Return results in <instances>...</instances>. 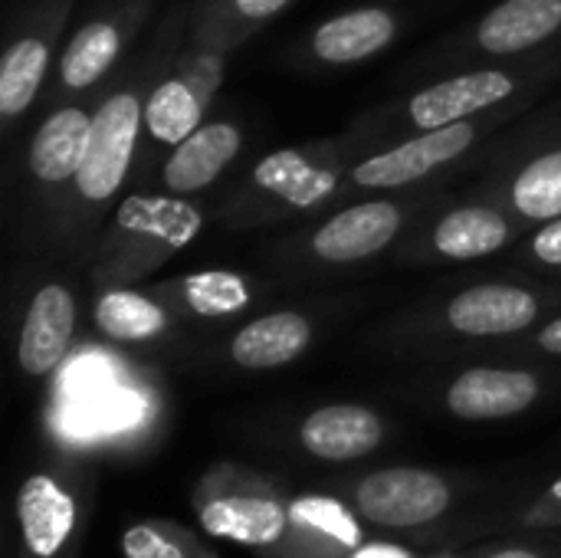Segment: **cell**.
<instances>
[{
	"label": "cell",
	"mask_w": 561,
	"mask_h": 558,
	"mask_svg": "<svg viewBox=\"0 0 561 558\" xmlns=\"http://www.w3.org/2000/svg\"><path fill=\"white\" fill-rule=\"evenodd\" d=\"M533 523H561V477L549 487V497H546V503L536 510Z\"/></svg>",
	"instance_id": "cell-30"
},
{
	"label": "cell",
	"mask_w": 561,
	"mask_h": 558,
	"mask_svg": "<svg viewBox=\"0 0 561 558\" xmlns=\"http://www.w3.org/2000/svg\"><path fill=\"white\" fill-rule=\"evenodd\" d=\"M122 556L125 558H184V553L164 539L154 526H131L122 536Z\"/></svg>",
	"instance_id": "cell-27"
},
{
	"label": "cell",
	"mask_w": 561,
	"mask_h": 558,
	"mask_svg": "<svg viewBox=\"0 0 561 558\" xmlns=\"http://www.w3.org/2000/svg\"><path fill=\"white\" fill-rule=\"evenodd\" d=\"M516 89V82L506 72H493V69H480V72H467L447 82H437L424 92H417L411 99V118L431 132V128H444L454 122H463L473 112H483L503 99H510Z\"/></svg>",
	"instance_id": "cell-7"
},
{
	"label": "cell",
	"mask_w": 561,
	"mask_h": 558,
	"mask_svg": "<svg viewBox=\"0 0 561 558\" xmlns=\"http://www.w3.org/2000/svg\"><path fill=\"white\" fill-rule=\"evenodd\" d=\"M309 339H312L309 319H302L299 312H270L237 332L230 355L240 368L266 372V368H279L299 358Z\"/></svg>",
	"instance_id": "cell-14"
},
{
	"label": "cell",
	"mask_w": 561,
	"mask_h": 558,
	"mask_svg": "<svg viewBox=\"0 0 561 558\" xmlns=\"http://www.w3.org/2000/svg\"><path fill=\"white\" fill-rule=\"evenodd\" d=\"M76 329V303L66 286H43L23 319L16 358L26 375H49L69 352Z\"/></svg>",
	"instance_id": "cell-4"
},
{
	"label": "cell",
	"mask_w": 561,
	"mask_h": 558,
	"mask_svg": "<svg viewBox=\"0 0 561 558\" xmlns=\"http://www.w3.org/2000/svg\"><path fill=\"white\" fill-rule=\"evenodd\" d=\"M233 3H237V10H240L243 16H250V20H263V16L279 13L289 0H233Z\"/></svg>",
	"instance_id": "cell-29"
},
{
	"label": "cell",
	"mask_w": 561,
	"mask_h": 558,
	"mask_svg": "<svg viewBox=\"0 0 561 558\" xmlns=\"http://www.w3.org/2000/svg\"><path fill=\"white\" fill-rule=\"evenodd\" d=\"M536 398L539 382L529 372L470 368L450 385L447 408L463 421H496L526 411Z\"/></svg>",
	"instance_id": "cell-5"
},
{
	"label": "cell",
	"mask_w": 561,
	"mask_h": 558,
	"mask_svg": "<svg viewBox=\"0 0 561 558\" xmlns=\"http://www.w3.org/2000/svg\"><path fill=\"white\" fill-rule=\"evenodd\" d=\"M95 326L115 342H148L164 332L168 316L141 293L112 289L95 303Z\"/></svg>",
	"instance_id": "cell-20"
},
{
	"label": "cell",
	"mask_w": 561,
	"mask_h": 558,
	"mask_svg": "<svg viewBox=\"0 0 561 558\" xmlns=\"http://www.w3.org/2000/svg\"><path fill=\"white\" fill-rule=\"evenodd\" d=\"M394 39V16L381 7L342 13L316 30V56L325 62H358Z\"/></svg>",
	"instance_id": "cell-16"
},
{
	"label": "cell",
	"mask_w": 561,
	"mask_h": 558,
	"mask_svg": "<svg viewBox=\"0 0 561 558\" xmlns=\"http://www.w3.org/2000/svg\"><path fill=\"white\" fill-rule=\"evenodd\" d=\"M16 516L26 549L36 558H53L72 536L76 500L53 477L36 474L16 493Z\"/></svg>",
	"instance_id": "cell-10"
},
{
	"label": "cell",
	"mask_w": 561,
	"mask_h": 558,
	"mask_svg": "<svg viewBox=\"0 0 561 558\" xmlns=\"http://www.w3.org/2000/svg\"><path fill=\"white\" fill-rule=\"evenodd\" d=\"M289 520H296L299 526L306 529H316L348 549H358L362 546V529L355 523V516L335 503V500H325V497H299L293 506H289Z\"/></svg>",
	"instance_id": "cell-26"
},
{
	"label": "cell",
	"mask_w": 561,
	"mask_h": 558,
	"mask_svg": "<svg viewBox=\"0 0 561 558\" xmlns=\"http://www.w3.org/2000/svg\"><path fill=\"white\" fill-rule=\"evenodd\" d=\"M118 224L138 237H154L178 250L197 237L201 214L197 207L174 197H128L118 207Z\"/></svg>",
	"instance_id": "cell-18"
},
{
	"label": "cell",
	"mask_w": 561,
	"mask_h": 558,
	"mask_svg": "<svg viewBox=\"0 0 561 558\" xmlns=\"http://www.w3.org/2000/svg\"><path fill=\"white\" fill-rule=\"evenodd\" d=\"M533 250L542 263L549 266H561V217L556 220H546V227L536 234L533 240Z\"/></svg>",
	"instance_id": "cell-28"
},
{
	"label": "cell",
	"mask_w": 561,
	"mask_h": 558,
	"mask_svg": "<svg viewBox=\"0 0 561 558\" xmlns=\"http://www.w3.org/2000/svg\"><path fill=\"white\" fill-rule=\"evenodd\" d=\"M253 178L263 191L276 194L279 201H286L293 207H316L319 201H325L335 191V171L312 164L299 151L266 155L256 164Z\"/></svg>",
	"instance_id": "cell-17"
},
{
	"label": "cell",
	"mask_w": 561,
	"mask_h": 558,
	"mask_svg": "<svg viewBox=\"0 0 561 558\" xmlns=\"http://www.w3.org/2000/svg\"><path fill=\"white\" fill-rule=\"evenodd\" d=\"M473 125L454 122L444 128H431L385 155H375L355 168V181L362 187H404L411 181H421L434 168L454 161L473 145Z\"/></svg>",
	"instance_id": "cell-3"
},
{
	"label": "cell",
	"mask_w": 561,
	"mask_h": 558,
	"mask_svg": "<svg viewBox=\"0 0 561 558\" xmlns=\"http://www.w3.org/2000/svg\"><path fill=\"white\" fill-rule=\"evenodd\" d=\"M490 558H539L536 553H529V549H506V553H496V556Z\"/></svg>",
	"instance_id": "cell-33"
},
{
	"label": "cell",
	"mask_w": 561,
	"mask_h": 558,
	"mask_svg": "<svg viewBox=\"0 0 561 558\" xmlns=\"http://www.w3.org/2000/svg\"><path fill=\"white\" fill-rule=\"evenodd\" d=\"M539 345H542L546 352H552V355H561V319L549 322V326L539 332Z\"/></svg>",
	"instance_id": "cell-31"
},
{
	"label": "cell",
	"mask_w": 561,
	"mask_h": 558,
	"mask_svg": "<svg viewBox=\"0 0 561 558\" xmlns=\"http://www.w3.org/2000/svg\"><path fill=\"white\" fill-rule=\"evenodd\" d=\"M381 437H385L381 418L358 405L319 408L302 421V431H299L302 447L312 457L332 460V464H345V460H358L371 454L381 444Z\"/></svg>",
	"instance_id": "cell-9"
},
{
	"label": "cell",
	"mask_w": 561,
	"mask_h": 558,
	"mask_svg": "<svg viewBox=\"0 0 561 558\" xmlns=\"http://www.w3.org/2000/svg\"><path fill=\"white\" fill-rule=\"evenodd\" d=\"M539 303L529 289L486 283L463 289L447 306V322L463 335H510L533 326Z\"/></svg>",
	"instance_id": "cell-8"
},
{
	"label": "cell",
	"mask_w": 561,
	"mask_h": 558,
	"mask_svg": "<svg viewBox=\"0 0 561 558\" xmlns=\"http://www.w3.org/2000/svg\"><path fill=\"white\" fill-rule=\"evenodd\" d=\"M358 513L385 529H411L447 513L450 487L417 467H391L365 477L355 490Z\"/></svg>",
	"instance_id": "cell-2"
},
{
	"label": "cell",
	"mask_w": 561,
	"mask_h": 558,
	"mask_svg": "<svg viewBox=\"0 0 561 558\" xmlns=\"http://www.w3.org/2000/svg\"><path fill=\"white\" fill-rule=\"evenodd\" d=\"M506 240H510V224L486 207L454 210L434 230V247L450 260H477L496 253Z\"/></svg>",
	"instance_id": "cell-19"
},
{
	"label": "cell",
	"mask_w": 561,
	"mask_h": 558,
	"mask_svg": "<svg viewBox=\"0 0 561 558\" xmlns=\"http://www.w3.org/2000/svg\"><path fill=\"white\" fill-rule=\"evenodd\" d=\"M184 299L197 316H233L250 303L247 280L227 270H204L184 280Z\"/></svg>",
	"instance_id": "cell-25"
},
{
	"label": "cell",
	"mask_w": 561,
	"mask_h": 558,
	"mask_svg": "<svg viewBox=\"0 0 561 558\" xmlns=\"http://www.w3.org/2000/svg\"><path fill=\"white\" fill-rule=\"evenodd\" d=\"M141 122L145 105L131 92H118L99 105L92 115L85 158L76 171V187L85 201H108L122 187Z\"/></svg>",
	"instance_id": "cell-1"
},
{
	"label": "cell",
	"mask_w": 561,
	"mask_h": 558,
	"mask_svg": "<svg viewBox=\"0 0 561 558\" xmlns=\"http://www.w3.org/2000/svg\"><path fill=\"white\" fill-rule=\"evenodd\" d=\"M559 26L561 0H506L483 16L477 39L493 56H513L549 39Z\"/></svg>",
	"instance_id": "cell-13"
},
{
	"label": "cell",
	"mask_w": 561,
	"mask_h": 558,
	"mask_svg": "<svg viewBox=\"0 0 561 558\" xmlns=\"http://www.w3.org/2000/svg\"><path fill=\"white\" fill-rule=\"evenodd\" d=\"M355 558H411L398 546H358Z\"/></svg>",
	"instance_id": "cell-32"
},
{
	"label": "cell",
	"mask_w": 561,
	"mask_h": 558,
	"mask_svg": "<svg viewBox=\"0 0 561 558\" xmlns=\"http://www.w3.org/2000/svg\"><path fill=\"white\" fill-rule=\"evenodd\" d=\"M201 99L184 79L161 82L145 102V128L154 141L164 145H181L187 135H194L201 128Z\"/></svg>",
	"instance_id": "cell-21"
},
{
	"label": "cell",
	"mask_w": 561,
	"mask_h": 558,
	"mask_svg": "<svg viewBox=\"0 0 561 558\" xmlns=\"http://www.w3.org/2000/svg\"><path fill=\"white\" fill-rule=\"evenodd\" d=\"M118 46H122V39H118V30L112 23H89V26H82L69 39V46L62 53V66H59L62 69V82L69 89L92 86L115 62Z\"/></svg>",
	"instance_id": "cell-23"
},
{
	"label": "cell",
	"mask_w": 561,
	"mask_h": 558,
	"mask_svg": "<svg viewBox=\"0 0 561 558\" xmlns=\"http://www.w3.org/2000/svg\"><path fill=\"white\" fill-rule=\"evenodd\" d=\"M201 526L237 546H273L289 526V510L270 497H217L201 510Z\"/></svg>",
	"instance_id": "cell-12"
},
{
	"label": "cell",
	"mask_w": 561,
	"mask_h": 558,
	"mask_svg": "<svg viewBox=\"0 0 561 558\" xmlns=\"http://www.w3.org/2000/svg\"><path fill=\"white\" fill-rule=\"evenodd\" d=\"M513 201L519 214L533 220L561 217V151L542 155L523 168V174L513 184Z\"/></svg>",
	"instance_id": "cell-24"
},
{
	"label": "cell",
	"mask_w": 561,
	"mask_h": 558,
	"mask_svg": "<svg viewBox=\"0 0 561 558\" xmlns=\"http://www.w3.org/2000/svg\"><path fill=\"white\" fill-rule=\"evenodd\" d=\"M46 62H49V49L46 43L23 36L16 39L0 62V112L3 115H20L33 99L36 89L46 76Z\"/></svg>",
	"instance_id": "cell-22"
},
{
	"label": "cell",
	"mask_w": 561,
	"mask_h": 558,
	"mask_svg": "<svg viewBox=\"0 0 561 558\" xmlns=\"http://www.w3.org/2000/svg\"><path fill=\"white\" fill-rule=\"evenodd\" d=\"M401 230V210L388 201L355 204L316 230L312 250L329 263H352L385 250Z\"/></svg>",
	"instance_id": "cell-6"
},
{
	"label": "cell",
	"mask_w": 561,
	"mask_h": 558,
	"mask_svg": "<svg viewBox=\"0 0 561 558\" xmlns=\"http://www.w3.org/2000/svg\"><path fill=\"white\" fill-rule=\"evenodd\" d=\"M89 128H92V115H85L76 105L53 112L39 125V132L30 145V171L46 184L76 178V171L85 158Z\"/></svg>",
	"instance_id": "cell-15"
},
{
	"label": "cell",
	"mask_w": 561,
	"mask_h": 558,
	"mask_svg": "<svg viewBox=\"0 0 561 558\" xmlns=\"http://www.w3.org/2000/svg\"><path fill=\"white\" fill-rule=\"evenodd\" d=\"M240 151V128L227 122L201 125L194 135H187L181 145H174L168 164H164V184L174 194H197L210 181L220 178V171L237 158Z\"/></svg>",
	"instance_id": "cell-11"
}]
</instances>
